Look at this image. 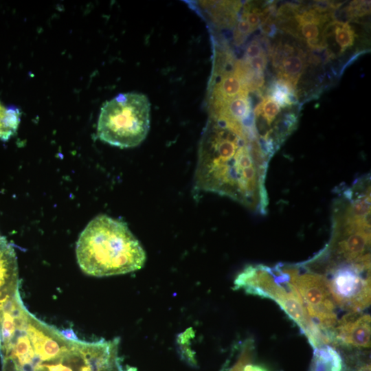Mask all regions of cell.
<instances>
[{
  "label": "cell",
  "instance_id": "cell-1",
  "mask_svg": "<svg viewBox=\"0 0 371 371\" xmlns=\"http://www.w3.org/2000/svg\"><path fill=\"white\" fill-rule=\"evenodd\" d=\"M119 339L69 340L21 304L3 321L1 371H128L118 356Z\"/></svg>",
  "mask_w": 371,
  "mask_h": 371
},
{
  "label": "cell",
  "instance_id": "cell-2",
  "mask_svg": "<svg viewBox=\"0 0 371 371\" xmlns=\"http://www.w3.org/2000/svg\"><path fill=\"white\" fill-rule=\"evenodd\" d=\"M203 142L196 172L199 189L228 196L265 214L269 159L242 124L216 119Z\"/></svg>",
  "mask_w": 371,
  "mask_h": 371
},
{
  "label": "cell",
  "instance_id": "cell-3",
  "mask_svg": "<svg viewBox=\"0 0 371 371\" xmlns=\"http://www.w3.org/2000/svg\"><path fill=\"white\" fill-rule=\"evenodd\" d=\"M76 258L87 275L104 277L140 269L146 256L127 225L105 214L93 218L80 233Z\"/></svg>",
  "mask_w": 371,
  "mask_h": 371
},
{
  "label": "cell",
  "instance_id": "cell-4",
  "mask_svg": "<svg viewBox=\"0 0 371 371\" xmlns=\"http://www.w3.org/2000/svg\"><path fill=\"white\" fill-rule=\"evenodd\" d=\"M234 289L276 302L297 325L313 349L330 344L326 334L308 315L284 264L273 267L262 264L248 265L235 278Z\"/></svg>",
  "mask_w": 371,
  "mask_h": 371
},
{
  "label": "cell",
  "instance_id": "cell-5",
  "mask_svg": "<svg viewBox=\"0 0 371 371\" xmlns=\"http://www.w3.org/2000/svg\"><path fill=\"white\" fill-rule=\"evenodd\" d=\"M150 124V103L141 93H120L102 106L98 120L100 139L121 148H133L146 137Z\"/></svg>",
  "mask_w": 371,
  "mask_h": 371
},
{
  "label": "cell",
  "instance_id": "cell-6",
  "mask_svg": "<svg viewBox=\"0 0 371 371\" xmlns=\"http://www.w3.org/2000/svg\"><path fill=\"white\" fill-rule=\"evenodd\" d=\"M319 267L338 308L361 312L371 299L370 256L355 261H337L321 251L309 260Z\"/></svg>",
  "mask_w": 371,
  "mask_h": 371
},
{
  "label": "cell",
  "instance_id": "cell-7",
  "mask_svg": "<svg viewBox=\"0 0 371 371\" xmlns=\"http://www.w3.org/2000/svg\"><path fill=\"white\" fill-rule=\"evenodd\" d=\"M284 265L308 315L329 339V333L336 325L339 317L337 311L338 307L325 276L306 262Z\"/></svg>",
  "mask_w": 371,
  "mask_h": 371
},
{
  "label": "cell",
  "instance_id": "cell-8",
  "mask_svg": "<svg viewBox=\"0 0 371 371\" xmlns=\"http://www.w3.org/2000/svg\"><path fill=\"white\" fill-rule=\"evenodd\" d=\"M330 344L348 350H366L371 344V318L368 313L347 312L329 333Z\"/></svg>",
  "mask_w": 371,
  "mask_h": 371
},
{
  "label": "cell",
  "instance_id": "cell-9",
  "mask_svg": "<svg viewBox=\"0 0 371 371\" xmlns=\"http://www.w3.org/2000/svg\"><path fill=\"white\" fill-rule=\"evenodd\" d=\"M248 92L246 84L235 71L225 73L214 88L213 109L215 110L231 99Z\"/></svg>",
  "mask_w": 371,
  "mask_h": 371
},
{
  "label": "cell",
  "instance_id": "cell-10",
  "mask_svg": "<svg viewBox=\"0 0 371 371\" xmlns=\"http://www.w3.org/2000/svg\"><path fill=\"white\" fill-rule=\"evenodd\" d=\"M343 358L335 346L325 344L314 349L309 371H345Z\"/></svg>",
  "mask_w": 371,
  "mask_h": 371
},
{
  "label": "cell",
  "instance_id": "cell-11",
  "mask_svg": "<svg viewBox=\"0 0 371 371\" xmlns=\"http://www.w3.org/2000/svg\"><path fill=\"white\" fill-rule=\"evenodd\" d=\"M216 117L243 124L251 114L248 94L239 95L214 110Z\"/></svg>",
  "mask_w": 371,
  "mask_h": 371
},
{
  "label": "cell",
  "instance_id": "cell-12",
  "mask_svg": "<svg viewBox=\"0 0 371 371\" xmlns=\"http://www.w3.org/2000/svg\"><path fill=\"white\" fill-rule=\"evenodd\" d=\"M21 113L16 107H6L0 101V139L8 140L13 136L20 122Z\"/></svg>",
  "mask_w": 371,
  "mask_h": 371
},
{
  "label": "cell",
  "instance_id": "cell-13",
  "mask_svg": "<svg viewBox=\"0 0 371 371\" xmlns=\"http://www.w3.org/2000/svg\"><path fill=\"white\" fill-rule=\"evenodd\" d=\"M304 59L300 54L283 58L280 63L279 78L288 81L295 89L304 69Z\"/></svg>",
  "mask_w": 371,
  "mask_h": 371
},
{
  "label": "cell",
  "instance_id": "cell-14",
  "mask_svg": "<svg viewBox=\"0 0 371 371\" xmlns=\"http://www.w3.org/2000/svg\"><path fill=\"white\" fill-rule=\"evenodd\" d=\"M280 112V106L271 98L265 97L254 110L255 117H261L266 126L270 127Z\"/></svg>",
  "mask_w": 371,
  "mask_h": 371
},
{
  "label": "cell",
  "instance_id": "cell-15",
  "mask_svg": "<svg viewBox=\"0 0 371 371\" xmlns=\"http://www.w3.org/2000/svg\"><path fill=\"white\" fill-rule=\"evenodd\" d=\"M334 34L342 52L353 45L356 35L348 23L336 21Z\"/></svg>",
  "mask_w": 371,
  "mask_h": 371
},
{
  "label": "cell",
  "instance_id": "cell-16",
  "mask_svg": "<svg viewBox=\"0 0 371 371\" xmlns=\"http://www.w3.org/2000/svg\"><path fill=\"white\" fill-rule=\"evenodd\" d=\"M251 346L247 345L237 361L229 371H269L264 366L251 362Z\"/></svg>",
  "mask_w": 371,
  "mask_h": 371
},
{
  "label": "cell",
  "instance_id": "cell-17",
  "mask_svg": "<svg viewBox=\"0 0 371 371\" xmlns=\"http://www.w3.org/2000/svg\"><path fill=\"white\" fill-rule=\"evenodd\" d=\"M348 361L344 363L348 371H370V363L368 357H364L363 354H355L348 356Z\"/></svg>",
  "mask_w": 371,
  "mask_h": 371
},
{
  "label": "cell",
  "instance_id": "cell-18",
  "mask_svg": "<svg viewBox=\"0 0 371 371\" xmlns=\"http://www.w3.org/2000/svg\"><path fill=\"white\" fill-rule=\"evenodd\" d=\"M252 31L253 28L250 25L243 19L238 21L235 31H234V42L236 45L241 44L245 37L249 35Z\"/></svg>",
  "mask_w": 371,
  "mask_h": 371
},
{
  "label": "cell",
  "instance_id": "cell-19",
  "mask_svg": "<svg viewBox=\"0 0 371 371\" xmlns=\"http://www.w3.org/2000/svg\"><path fill=\"white\" fill-rule=\"evenodd\" d=\"M302 35L307 40L318 38L319 35V25L313 23H304L298 25Z\"/></svg>",
  "mask_w": 371,
  "mask_h": 371
},
{
  "label": "cell",
  "instance_id": "cell-20",
  "mask_svg": "<svg viewBox=\"0 0 371 371\" xmlns=\"http://www.w3.org/2000/svg\"><path fill=\"white\" fill-rule=\"evenodd\" d=\"M247 64L249 67L257 72H262L267 64V59L265 54L258 57L247 60Z\"/></svg>",
  "mask_w": 371,
  "mask_h": 371
},
{
  "label": "cell",
  "instance_id": "cell-21",
  "mask_svg": "<svg viewBox=\"0 0 371 371\" xmlns=\"http://www.w3.org/2000/svg\"><path fill=\"white\" fill-rule=\"evenodd\" d=\"M242 19H245L254 30L260 24V14L256 10L251 11L249 8H245Z\"/></svg>",
  "mask_w": 371,
  "mask_h": 371
},
{
  "label": "cell",
  "instance_id": "cell-22",
  "mask_svg": "<svg viewBox=\"0 0 371 371\" xmlns=\"http://www.w3.org/2000/svg\"><path fill=\"white\" fill-rule=\"evenodd\" d=\"M265 54L260 44L256 41H252L247 47L245 58L247 60Z\"/></svg>",
  "mask_w": 371,
  "mask_h": 371
},
{
  "label": "cell",
  "instance_id": "cell-23",
  "mask_svg": "<svg viewBox=\"0 0 371 371\" xmlns=\"http://www.w3.org/2000/svg\"><path fill=\"white\" fill-rule=\"evenodd\" d=\"M60 333L67 339L73 340V341L78 340V337L76 336V333H74L72 328H67V329L63 330L62 331H60Z\"/></svg>",
  "mask_w": 371,
  "mask_h": 371
}]
</instances>
